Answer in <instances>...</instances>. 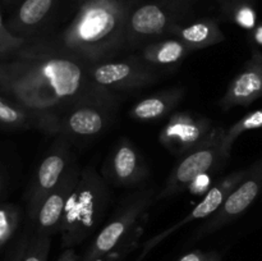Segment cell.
<instances>
[{"label": "cell", "instance_id": "18", "mask_svg": "<svg viewBox=\"0 0 262 261\" xmlns=\"http://www.w3.org/2000/svg\"><path fill=\"white\" fill-rule=\"evenodd\" d=\"M184 94L186 91L183 87H171L156 92L136 102L128 114L137 122H156L173 113V110L183 100Z\"/></svg>", "mask_w": 262, "mask_h": 261}, {"label": "cell", "instance_id": "34", "mask_svg": "<svg viewBox=\"0 0 262 261\" xmlns=\"http://www.w3.org/2000/svg\"><path fill=\"white\" fill-rule=\"evenodd\" d=\"M87 2H90V0H77V4H78V7H79V5L84 4V3H87Z\"/></svg>", "mask_w": 262, "mask_h": 261}, {"label": "cell", "instance_id": "29", "mask_svg": "<svg viewBox=\"0 0 262 261\" xmlns=\"http://www.w3.org/2000/svg\"><path fill=\"white\" fill-rule=\"evenodd\" d=\"M250 38L253 44L262 46V23L250 31Z\"/></svg>", "mask_w": 262, "mask_h": 261}, {"label": "cell", "instance_id": "9", "mask_svg": "<svg viewBox=\"0 0 262 261\" xmlns=\"http://www.w3.org/2000/svg\"><path fill=\"white\" fill-rule=\"evenodd\" d=\"M73 161L71 141L64 136H58L38 164L28 191L27 214L31 223L35 220L45 197L55 188Z\"/></svg>", "mask_w": 262, "mask_h": 261}, {"label": "cell", "instance_id": "28", "mask_svg": "<svg viewBox=\"0 0 262 261\" xmlns=\"http://www.w3.org/2000/svg\"><path fill=\"white\" fill-rule=\"evenodd\" d=\"M79 257L74 248H64L63 252L59 255L58 260L56 261H78Z\"/></svg>", "mask_w": 262, "mask_h": 261}, {"label": "cell", "instance_id": "24", "mask_svg": "<svg viewBox=\"0 0 262 261\" xmlns=\"http://www.w3.org/2000/svg\"><path fill=\"white\" fill-rule=\"evenodd\" d=\"M20 220V209L17 205L0 206V248L13 237Z\"/></svg>", "mask_w": 262, "mask_h": 261}, {"label": "cell", "instance_id": "30", "mask_svg": "<svg viewBox=\"0 0 262 261\" xmlns=\"http://www.w3.org/2000/svg\"><path fill=\"white\" fill-rule=\"evenodd\" d=\"M26 241H27V240H23L22 242H20L19 245H18L17 250H15L14 255H13L12 260H10V261H20V258H22V255H23V251H25Z\"/></svg>", "mask_w": 262, "mask_h": 261}, {"label": "cell", "instance_id": "4", "mask_svg": "<svg viewBox=\"0 0 262 261\" xmlns=\"http://www.w3.org/2000/svg\"><path fill=\"white\" fill-rule=\"evenodd\" d=\"M193 15V7L165 0H135L127 23L128 49L142 46L170 37L173 28L188 23Z\"/></svg>", "mask_w": 262, "mask_h": 261}, {"label": "cell", "instance_id": "36", "mask_svg": "<svg viewBox=\"0 0 262 261\" xmlns=\"http://www.w3.org/2000/svg\"><path fill=\"white\" fill-rule=\"evenodd\" d=\"M0 82H2V67H0Z\"/></svg>", "mask_w": 262, "mask_h": 261}, {"label": "cell", "instance_id": "16", "mask_svg": "<svg viewBox=\"0 0 262 261\" xmlns=\"http://www.w3.org/2000/svg\"><path fill=\"white\" fill-rule=\"evenodd\" d=\"M60 4L61 0H22L8 18V28L26 40L40 37Z\"/></svg>", "mask_w": 262, "mask_h": 261}, {"label": "cell", "instance_id": "25", "mask_svg": "<svg viewBox=\"0 0 262 261\" xmlns=\"http://www.w3.org/2000/svg\"><path fill=\"white\" fill-rule=\"evenodd\" d=\"M30 40L14 35L12 31L8 28L7 20H4L0 10V59L7 58L12 54L17 53L19 49H22Z\"/></svg>", "mask_w": 262, "mask_h": 261}, {"label": "cell", "instance_id": "37", "mask_svg": "<svg viewBox=\"0 0 262 261\" xmlns=\"http://www.w3.org/2000/svg\"><path fill=\"white\" fill-rule=\"evenodd\" d=\"M216 261H222V258H220V257H219V258H217V260H216Z\"/></svg>", "mask_w": 262, "mask_h": 261}, {"label": "cell", "instance_id": "11", "mask_svg": "<svg viewBox=\"0 0 262 261\" xmlns=\"http://www.w3.org/2000/svg\"><path fill=\"white\" fill-rule=\"evenodd\" d=\"M248 168L241 169V170H235L233 173L228 174L227 177H224L223 179H220L219 182L214 184V186L210 187V189L207 191V193L205 194L204 199L183 217L179 222L174 223L173 225H170L169 228H166L163 232L158 233L156 235H154L152 238H150L148 241H146L145 245L142 246V251H141L140 256L137 257L136 261H141L148 252H150L152 248H155L156 246L160 245L164 240L169 237V235L174 234L177 230H179L181 228L186 227V225L191 224V223L196 222V220L201 219H207V217L211 216L220 206L224 202V200L227 199L228 194L235 188L238 183L245 178V176L247 174Z\"/></svg>", "mask_w": 262, "mask_h": 261}, {"label": "cell", "instance_id": "14", "mask_svg": "<svg viewBox=\"0 0 262 261\" xmlns=\"http://www.w3.org/2000/svg\"><path fill=\"white\" fill-rule=\"evenodd\" d=\"M260 97H262V51L253 48L250 59L233 77L219 105L224 112H229L235 106H250Z\"/></svg>", "mask_w": 262, "mask_h": 261}, {"label": "cell", "instance_id": "2", "mask_svg": "<svg viewBox=\"0 0 262 261\" xmlns=\"http://www.w3.org/2000/svg\"><path fill=\"white\" fill-rule=\"evenodd\" d=\"M135 0H90L50 40L87 64L114 59L127 46V23Z\"/></svg>", "mask_w": 262, "mask_h": 261}, {"label": "cell", "instance_id": "31", "mask_svg": "<svg viewBox=\"0 0 262 261\" xmlns=\"http://www.w3.org/2000/svg\"><path fill=\"white\" fill-rule=\"evenodd\" d=\"M165 2H170V3H177V4H183V5H188V7H194L199 0H165Z\"/></svg>", "mask_w": 262, "mask_h": 261}, {"label": "cell", "instance_id": "10", "mask_svg": "<svg viewBox=\"0 0 262 261\" xmlns=\"http://www.w3.org/2000/svg\"><path fill=\"white\" fill-rule=\"evenodd\" d=\"M262 191V158L248 168L245 178L235 186L206 222L197 229L194 240L216 232L220 228L234 222L255 202Z\"/></svg>", "mask_w": 262, "mask_h": 261}, {"label": "cell", "instance_id": "1", "mask_svg": "<svg viewBox=\"0 0 262 261\" xmlns=\"http://www.w3.org/2000/svg\"><path fill=\"white\" fill-rule=\"evenodd\" d=\"M0 91L23 106L60 118L78 105L117 109L119 95L94 83L87 63L61 50L50 38L36 37L0 59Z\"/></svg>", "mask_w": 262, "mask_h": 261}, {"label": "cell", "instance_id": "32", "mask_svg": "<svg viewBox=\"0 0 262 261\" xmlns=\"http://www.w3.org/2000/svg\"><path fill=\"white\" fill-rule=\"evenodd\" d=\"M15 2H17V0H2V3L5 5V7H9V5H12L13 3Z\"/></svg>", "mask_w": 262, "mask_h": 261}, {"label": "cell", "instance_id": "15", "mask_svg": "<svg viewBox=\"0 0 262 261\" xmlns=\"http://www.w3.org/2000/svg\"><path fill=\"white\" fill-rule=\"evenodd\" d=\"M79 170L81 169L78 168L76 161H73L55 188L45 197L32 223L35 225L36 232L49 235L59 233L64 210H66L69 196L76 186Z\"/></svg>", "mask_w": 262, "mask_h": 261}, {"label": "cell", "instance_id": "8", "mask_svg": "<svg viewBox=\"0 0 262 261\" xmlns=\"http://www.w3.org/2000/svg\"><path fill=\"white\" fill-rule=\"evenodd\" d=\"M219 127L196 113L174 112L159 133V142L173 155L182 158L206 143Z\"/></svg>", "mask_w": 262, "mask_h": 261}, {"label": "cell", "instance_id": "6", "mask_svg": "<svg viewBox=\"0 0 262 261\" xmlns=\"http://www.w3.org/2000/svg\"><path fill=\"white\" fill-rule=\"evenodd\" d=\"M224 128L219 127L217 132L196 150L186 154L174 165L163 189L158 192L156 201L177 196L202 174H209L225 164L229 156L223 150Z\"/></svg>", "mask_w": 262, "mask_h": 261}, {"label": "cell", "instance_id": "12", "mask_svg": "<svg viewBox=\"0 0 262 261\" xmlns=\"http://www.w3.org/2000/svg\"><path fill=\"white\" fill-rule=\"evenodd\" d=\"M101 171L109 186L130 188L147 178L148 166L135 143L122 137L107 155Z\"/></svg>", "mask_w": 262, "mask_h": 261}, {"label": "cell", "instance_id": "26", "mask_svg": "<svg viewBox=\"0 0 262 261\" xmlns=\"http://www.w3.org/2000/svg\"><path fill=\"white\" fill-rule=\"evenodd\" d=\"M142 225H137L136 229L120 243L118 247H115L114 250L110 251V252L105 253V255L100 256V257L95 258L94 261H120L130 252V251L135 250L137 247V243L140 241L141 234H142Z\"/></svg>", "mask_w": 262, "mask_h": 261}, {"label": "cell", "instance_id": "3", "mask_svg": "<svg viewBox=\"0 0 262 261\" xmlns=\"http://www.w3.org/2000/svg\"><path fill=\"white\" fill-rule=\"evenodd\" d=\"M109 183L95 165L79 170L64 210L59 233L64 248H73L94 233L110 204Z\"/></svg>", "mask_w": 262, "mask_h": 261}, {"label": "cell", "instance_id": "22", "mask_svg": "<svg viewBox=\"0 0 262 261\" xmlns=\"http://www.w3.org/2000/svg\"><path fill=\"white\" fill-rule=\"evenodd\" d=\"M255 129H262V109L248 113L245 117L241 118L239 120H237L234 124L230 125L228 129H225L224 138H223V150H224V153L228 156H230L235 140L242 133Z\"/></svg>", "mask_w": 262, "mask_h": 261}, {"label": "cell", "instance_id": "21", "mask_svg": "<svg viewBox=\"0 0 262 261\" xmlns=\"http://www.w3.org/2000/svg\"><path fill=\"white\" fill-rule=\"evenodd\" d=\"M256 0H234L222 5L220 10L224 19L230 20L243 30H253L257 26Z\"/></svg>", "mask_w": 262, "mask_h": 261}, {"label": "cell", "instance_id": "20", "mask_svg": "<svg viewBox=\"0 0 262 261\" xmlns=\"http://www.w3.org/2000/svg\"><path fill=\"white\" fill-rule=\"evenodd\" d=\"M189 53H192L191 49L181 40L176 37H164L138 49L136 55L143 63L156 68L177 66L183 61Z\"/></svg>", "mask_w": 262, "mask_h": 261}, {"label": "cell", "instance_id": "19", "mask_svg": "<svg viewBox=\"0 0 262 261\" xmlns=\"http://www.w3.org/2000/svg\"><path fill=\"white\" fill-rule=\"evenodd\" d=\"M170 37L186 44L192 51L202 50L225 41L224 32L214 18H201L189 23L178 25L173 28Z\"/></svg>", "mask_w": 262, "mask_h": 261}, {"label": "cell", "instance_id": "5", "mask_svg": "<svg viewBox=\"0 0 262 261\" xmlns=\"http://www.w3.org/2000/svg\"><path fill=\"white\" fill-rule=\"evenodd\" d=\"M158 191L154 187L138 189L118 207L107 224L97 233L81 261H94L120 245L137 227L142 215L156 201Z\"/></svg>", "mask_w": 262, "mask_h": 261}, {"label": "cell", "instance_id": "27", "mask_svg": "<svg viewBox=\"0 0 262 261\" xmlns=\"http://www.w3.org/2000/svg\"><path fill=\"white\" fill-rule=\"evenodd\" d=\"M219 257V253L216 252H205V251L194 250L179 257L178 261H216Z\"/></svg>", "mask_w": 262, "mask_h": 261}, {"label": "cell", "instance_id": "13", "mask_svg": "<svg viewBox=\"0 0 262 261\" xmlns=\"http://www.w3.org/2000/svg\"><path fill=\"white\" fill-rule=\"evenodd\" d=\"M117 109L102 105H78L59 118L58 136L72 140H91L101 135L113 122Z\"/></svg>", "mask_w": 262, "mask_h": 261}, {"label": "cell", "instance_id": "33", "mask_svg": "<svg viewBox=\"0 0 262 261\" xmlns=\"http://www.w3.org/2000/svg\"><path fill=\"white\" fill-rule=\"evenodd\" d=\"M230 2H234V0H216V3L219 4V7H222V5L227 4V3H230Z\"/></svg>", "mask_w": 262, "mask_h": 261}, {"label": "cell", "instance_id": "23", "mask_svg": "<svg viewBox=\"0 0 262 261\" xmlns=\"http://www.w3.org/2000/svg\"><path fill=\"white\" fill-rule=\"evenodd\" d=\"M51 247V235L36 232L26 241L25 251L20 261H48Z\"/></svg>", "mask_w": 262, "mask_h": 261}, {"label": "cell", "instance_id": "17", "mask_svg": "<svg viewBox=\"0 0 262 261\" xmlns=\"http://www.w3.org/2000/svg\"><path fill=\"white\" fill-rule=\"evenodd\" d=\"M59 118L23 106L10 97L0 96V128L4 129H37L58 135Z\"/></svg>", "mask_w": 262, "mask_h": 261}, {"label": "cell", "instance_id": "7", "mask_svg": "<svg viewBox=\"0 0 262 261\" xmlns=\"http://www.w3.org/2000/svg\"><path fill=\"white\" fill-rule=\"evenodd\" d=\"M87 72L94 83L114 94L142 89L160 78L155 68L143 63L137 55L87 64Z\"/></svg>", "mask_w": 262, "mask_h": 261}, {"label": "cell", "instance_id": "35", "mask_svg": "<svg viewBox=\"0 0 262 261\" xmlns=\"http://www.w3.org/2000/svg\"><path fill=\"white\" fill-rule=\"evenodd\" d=\"M2 191H3V179L2 177H0V193H2Z\"/></svg>", "mask_w": 262, "mask_h": 261}]
</instances>
